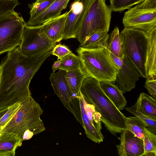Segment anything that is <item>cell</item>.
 Wrapping results in <instances>:
<instances>
[{
  "instance_id": "cell-6",
  "label": "cell",
  "mask_w": 156,
  "mask_h": 156,
  "mask_svg": "<svg viewBox=\"0 0 156 156\" xmlns=\"http://www.w3.org/2000/svg\"><path fill=\"white\" fill-rule=\"evenodd\" d=\"M112 11L106 0H93L76 38L80 45L95 33L108 32Z\"/></svg>"
},
{
  "instance_id": "cell-33",
  "label": "cell",
  "mask_w": 156,
  "mask_h": 156,
  "mask_svg": "<svg viewBox=\"0 0 156 156\" xmlns=\"http://www.w3.org/2000/svg\"><path fill=\"white\" fill-rule=\"evenodd\" d=\"M144 87L147 90L150 94L156 100V75H147Z\"/></svg>"
},
{
  "instance_id": "cell-34",
  "label": "cell",
  "mask_w": 156,
  "mask_h": 156,
  "mask_svg": "<svg viewBox=\"0 0 156 156\" xmlns=\"http://www.w3.org/2000/svg\"><path fill=\"white\" fill-rule=\"evenodd\" d=\"M72 52L68 47L61 43L56 45L53 49L51 54L57 57L58 59Z\"/></svg>"
},
{
  "instance_id": "cell-9",
  "label": "cell",
  "mask_w": 156,
  "mask_h": 156,
  "mask_svg": "<svg viewBox=\"0 0 156 156\" xmlns=\"http://www.w3.org/2000/svg\"><path fill=\"white\" fill-rule=\"evenodd\" d=\"M56 43L47 36L42 25L28 26L25 24L21 43L18 46L20 52L26 56L37 55L53 48Z\"/></svg>"
},
{
  "instance_id": "cell-31",
  "label": "cell",
  "mask_w": 156,
  "mask_h": 156,
  "mask_svg": "<svg viewBox=\"0 0 156 156\" xmlns=\"http://www.w3.org/2000/svg\"><path fill=\"white\" fill-rule=\"evenodd\" d=\"M21 102L9 107L6 112L0 119V131L12 119L20 107Z\"/></svg>"
},
{
  "instance_id": "cell-3",
  "label": "cell",
  "mask_w": 156,
  "mask_h": 156,
  "mask_svg": "<svg viewBox=\"0 0 156 156\" xmlns=\"http://www.w3.org/2000/svg\"><path fill=\"white\" fill-rule=\"evenodd\" d=\"M20 107L12 119L0 131V134L11 132L23 141L45 130L41 119L43 110L40 105L30 96L23 101Z\"/></svg>"
},
{
  "instance_id": "cell-37",
  "label": "cell",
  "mask_w": 156,
  "mask_h": 156,
  "mask_svg": "<svg viewBox=\"0 0 156 156\" xmlns=\"http://www.w3.org/2000/svg\"><path fill=\"white\" fill-rule=\"evenodd\" d=\"M8 108L4 109L0 111V119L2 116L8 110Z\"/></svg>"
},
{
  "instance_id": "cell-22",
  "label": "cell",
  "mask_w": 156,
  "mask_h": 156,
  "mask_svg": "<svg viewBox=\"0 0 156 156\" xmlns=\"http://www.w3.org/2000/svg\"><path fill=\"white\" fill-rule=\"evenodd\" d=\"M108 33L106 31L95 33L80 46L87 49L102 48L106 49L109 38Z\"/></svg>"
},
{
  "instance_id": "cell-35",
  "label": "cell",
  "mask_w": 156,
  "mask_h": 156,
  "mask_svg": "<svg viewBox=\"0 0 156 156\" xmlns=\"http://www.w3.org/2000/svg\"><path fill=\"white\" fill-rule=\"evenodd\" d=\"M136 6L140 9H156V0H144Z\"/></svg>"
},
{
  "instance_id": "cell-16",
  "label": "cell",
  "mask_w": 156,
  "mask_h": 156,
  "mask_svg": "<svg viewBox=\"0 0 156 156\" xmlns=\"http://www.w3.org/2000/svg\"><path fill=\"white\" fill-rule=\"evenodd\" d=\"M99 84L104 93L117 108L120 111L123 110L126 105L127 101L115 81H100Z\"/></svg>"
},
{
  "instance_id": "cell-18",
  "label": "cell",
  "mask_w": 156,
  "mask_h": 156,
  "mask_svg": "<svg viewBox=\"0 0 156 156\" xmlns=\"http://www.w3.org/2000/svg\"><path fill=\"white\" fill-rule=\"evenodd\" d=\"M147 33L148 41L146 59L147 75H156V27Z\"/></svg>"
},
{
  "instance_id": "cell-12",
  "label": "cell",
  "mask_w": 156,
  "mask_h": 156,
  "mask_svg": "<svg viewBox=\"0 0 156 156\" xmlns=\"http://www.w3.org/2000/svg\"><path fill=\"white\" fill-rule=\"evenodd\" d=\"M93 0H74L66 19L63 39L76 38Z\"/></svg>"
},
{
  "instance_id": "cell-4",
  "label": "cell",
  "mask_w": 156,
  "mask_h": 156,
  "mask_svg": "<svg viewBox=\"0 0 156 156\" xmlns=\"http://www.w3.org/2000/svg\"><path fill=\"white\" fill-rule=\"evenodd\" d=\"M81 68L87 76L99 81H115L117 72L106 49H87L79 46L76 50Z\"/></svg>"
},
{
  "instance_id": "cell-24",
  "label": "cell",
  "mask_w": 156,
  "mask_h": 156,
  "mask_svg": "<svg viewBox=\"0 0 156 156\" xmlns=\"http://www.w3.org/2000/svg\"><path fill=\"white\" fill-rule=\"evenodd\" d=\"M126 129L138 137L143 139L144 136V129L147 128L146 124L136 116L126 117L125 120Z\"/></svg>"
},
{
  "instance_id": "cell-21",
  "label": "cell",
  "mask_w": 156,
  "mask_h": 156,
  "mask_svg": "<svg viewBox=\"0 0 156 156\" xmlns=\"http://www.w3.org/2000/svg\"><path fill=\"white\" fill-rule=\"evenodd\" d=\"M66 76L72 91L80 98L81 95V85L86 75L80 68L75 70L66 71Z\"/></svg>"
},
{
  "instance_id": "cell-5",
  "label": "cell",
  "mask_w": 156,
  "mask_h": 156,
  "mask_svg": "<svg viewBox=\"0 0 156 156\" xmlns=\"http://www.w3.org/2000/svg\"><path fill=\"white\" fill-rule=\"evenodd\" d=\"M120 37L124 56L137 69L141 77L146 78L147 33L141 30L125 27Z\"/></svg>"
},
{
  "instance_id": "cell-20",
  "label": "cell",
  "mask_w": 156,
  "mask_h": 156,
  "mask_svg": "<svg viewBox=\"0 0 156 156\" xmlns=\"http://www.w3.org/2000/svg\"><path fill=\"white\" fill-rule=\"evenodd\" d=\"M134 105L142 114L156 119V101L152 97L142 93Z\"/></svg>"
},
{
  "instance_id": "cell-23",
  "label": "cell",
  "mask_w": 156,
  "mask_h": 156,
  "mask_svg": "<svg viewBox=\"0 0 156 156\" xmlns=\"http://www.w3.org/2000/svg\"><path fill=\"white\" fill-rule=\"evenodd\" d=\"M106 49L117 57L122 58L124 55L119 28L115 27L111 34Z\"/></svg>"
},
{
  "instance_id": "cell-15",
  "label": "cell",
  "mask_w": 156,
  "mask_h": 156,
  "mask_svg": "<svg viewBox=\"0 0 156 156\" xmlns=\"http://www.w3.org/2000/svg\"><path fill=\"white\" fill-rule=\"evenodd\" d=\"M70 0H56L47 9L35 17L30 19L26 24L37 26L61 15L62 11L67 6Z\"/></svg>"
},
{
  "instance_id": "cell-25",
  "label": "cell",
  "mask_w": 156,
  "mask_h": 156,
  "mask_svg": "<svg viewBox=\"0 0 156 156\" xmlns=\"http://www.w3.org/2000/svg\"><path fill=\"white\" fill-rule=\"evenodd\" d=\"M143 140L144 148L143 156H156V134L151 132L147 128H145Z\"/></svg>"
},
{
  "instance_id": "cell-29",
  "label": "cell",
  "mask_w": 156,
  "mask_h": 156,
  "mask_svg": "<svg viewBox=\"0 0 156 156\" xmlns=\"http://www.w3.org/2000/svg\"><path fill=\"white\" fill-rule=\"evenodd\" d=\"M56 0H37L29 5L30 9V19L37 16L47 9Z\"/></svg>"
},
{
  "instance_id": "cell-8",
  "label": "cell",
  "mask_w": 156,
  "mask_h": 156,
  "mask_svg": "<svg viewBox=\"0 0 156 156\" xmlns=\"http://www.w3.org/2000/svg\"><path fill=\"white\" fill-rule=\"evenodd\" d=\"M66 71L59 69L52 72L50 80L54 93L59 98L64 106L73 115L82 126L80 98L71 90L66 78Z\"/></svg>"
},
{
  "instance_id": "cell-17",
  "label": "cell",
  "mask_w": 156,
  "mask_h": 156,
  "mask_svg": "<svg viewBox=\"0 0 156 156\" xmlns=\"http://www.w3.org/2000/svg\"><path fill=\"white\" fill-rule=\"evenodd\" d=\"M23 141L16 134L6 132L0 134V156H14Z\"/></svg>"
},
{
  "instance_id": "cell-30",
  "label": "cell",
  "mask_w": 156,
  "mask_h": 156,
  "mask_svg": "<svg viewBox=\"0 0 156 156\" xmlns=\"http://www.w3.org/2000/svg\"><path fill=\"white\" fill-rule=\"evenodd\" d=\"M144 0H110V7L112 11L121 12L129 9L133 5L141 3Z\"/></svg>"
},
{
  "instance_id": "cell-1",
  "label": "cell",
  "mask_w": 156,
  "mask_h": 156,
  "mask_svg": "<svg viewBox=\"0 0 156 156\" xmlns=\"http://www.w3.org/2000/svg\"><path fill=\"white\" fill-rule=\"evenodd\" d=\"M53 49L29 56L22 53L18 47L8 52L0 63V111L31 95L30 81Z\"/></svg>"
},
{
  "instance_id": "cell-27",
  "label": "cell",
  "mask_w": 156,
  "mask_h": 156,
  "mask_svg": "<svg viewBox=\"0 0 156 156\" xmlns=\"http://www.w3.org/2000/svg\"><path fill=\"white\" fill-rule=\"evenodd\" d=\"M129 113L137 117L147 125V128L151 132L156 134V119L152 118L141 113L134 105L125 108Z\"/></svg>"
},
{
  "instance_id": "cell-10",
  "label": "cell",
  "mask_w": 156,
  "mask_h": 156,
  "mask_svg": "<svg viewBox=\"0 0 156 156\" xmlns=\"http://www.w3.org/2000/svg\"><path fill=\"white\" fill-rule=\"evenodd\" d=\"M107 50L117 72L115 84L123 93L131 91L141 76L139 72L124 56L119 58Z\"/></svg>"
},
{
  "instance_id": "cell-14",
  "label": "cell",
  "mask_w": 156,
  "mask_h": 156,
  "mask_svg": "<svg viewBox=\"0 0 156 156\" xmlns=\"http://www.w3.org/2000/svg\"><path fill=\"white\" fill-rule=\"evenodd\" d=\"M68 12L51 19L42 24L43 29L48 38L56 43L63 40L64 32Z\"/></svg>"
},
{
  "instance_id": "cell-2",
  "label": "cell",
  "mask_w": 156,
  "mask_h": 156,
  "mask_svg": "<svg viewBox=\"0 0 156 156\" xmlns=\"http://www.w3.org/2000/svg\"><path fill=\"white\" fill-rule=\"evenodd\" d=\"M80 92L85 101L93 105L100 114L101 121L111 134L116 136L126 129V117L107 96L98 80L86 76L82 83Z\"/></svg>"
},
{
  "instance_id": "cell-11",
  "label": "cell",
  "mask_w": 156,
  "mask_h": 156,
  "mask_svg": "<svg viewBox=\"0 0 156 156\" xmlns=\"http://www.w3.org/2000/svg\"><path fill=\"white\" fill-rule=\"evenodd\" d=\"M125 27L141 30L147 33L156 27V9H141L136 6L126 12L122 18Z\"/></svg>"
},
{
  "instance_id": "cell-26",
  "label": "cell",
  "mask_w": 156,
  "mask_h": 156,
  "mask_svg": "<svg viewBox=\"0 0 156 156\" xmlns=\"http://www.w3.org/2000/svg\"><path fill=\"white\" fill-rule=\"evenodd\" d=\"M60 60L61 62L58 69L68 71L81 68V63L79 58L72 52L62 57Z\"/></svg>"
},
{
  "instance_id": "cell-7",
  "label": "cell",
  "mask_w": 156,
  "mask_h": 156,
  "mask_svg": "<svg viewBox=\"0 0 156 156\" xmlns=\"http://www.w3.org/2000/svg\"><path fill=\"white\" fill-rule=\"evenodd\" d=\"M26 24L14 11L0 16V55L19 46Z\"/></svg>"
},
{
  "instance_id": "cell-36",
  "label": "cell",
  "mask_w": 156,
  "mask_h": 156,
  "mask_svg": "<svg viewBox=\"0 0 156 156\" xmlns=\"http://www.w3.org/2000/svg\"><path fill=\"white\" fill-rule=\"evenodd\" d=\"M61 62V60L59 59H57V61L54 62L52 68V72H55L57 69H58Z\"/></svg>"
},
{
  "instance_id": "cell-32",
  "label": "cell",
  "mask_w": 156,
  "mask_h": 156,
  "mask_svg": "<svg viewBox=\"0 0 156 156\" xmlns=\"http://www.w3.org/2000/svg\"><path fill=\"white\" fill-rule=\"evenodd\" d=\"M18 4V0H0V16L13 11Z\"/></svg>"
},
{
  "instance_id": "cell-13",
  "label": "cell",
  "mask_w": 156,
  "mask_h": 156,
  "mask_svg": "<svg viewBox=\"0 0 156 156\" xmlns=\"http://www.w3.org/2000/svg\"><path fill=\"white\" fill-rule=\"evenodd\" d=\"M118 139L119 144L116 146L120 156H143L144 148L143 139L127 129H124Z\"/></svg>"
},
{
  "instance_id": "cell-28",
  "label": "cell",
  "mask_w": 156,
  "mask_h": 156,
  "mask_svg": "<svg viewBox=\"0 0 156 156\" xmlns=\"http://www.w3.org/2000/svg\"><path fill=\"white\" fill-rule=\"evenodd\" d=\"M83 103L86 114L91 124L97 130L101 132L102 127L101 115L93 105L87 103L84 98Z\"/></svg>"
},
{
  "instance_id": "cell-19",
  "label": "cell",
  "mask_w": 156,
  "mask_h": 156,
  "mask_svg": "<svg viewBox=\"0 0 156 156\" xmlns=\"http://www.w3.org/2000/svg\"><path fill=\"white\" fill-rule=\"evenodd\" d=\"M83 127L87 136L93 141L100 144L103 141L104 136L101 132L98 131L91 124L86 114L84 107L83 98L82 95L80 98Z\"/></svg>"
}]
</instances>
